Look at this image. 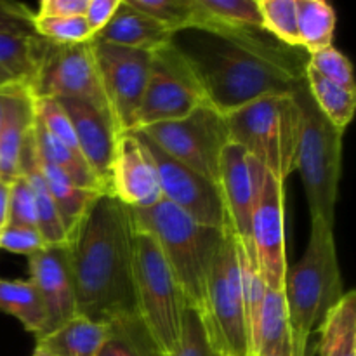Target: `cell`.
Wrapping results in <instances>:
<instances>
[{
  "mask_svg": "<svg viewBox=\"0 0 356 356\" xmlns=\"http://www.w3.org/2000/svg\"><path fill=\"white\" fill-rule=\"evenodd\" d=\"M170 44L184 56L209 103L229 115L271 96H292L306 82L309 54L264 30L186 28Z\"/></svg>",
  "mask_w": 356,
  "mask_h": 356,
  "instance_id": "cell-1",
  "label": "cell"
},
{
  "mask_svg": "<svg viewBox=\"0 0 356 356\" xmlns=\"http://www.w3.org/2000/svg\"><path fill=\"white\" fill-rule=\"evenodd\" d=\"M68 247L76 313L104 325L138 320L131 207L113 195H99Z\"/></svg>",
  "mask_w": 356,
  "mask_h": 356,
  "instance_id": "cell-2",
  "label": "cell"
},
{
  "mask_svg": "<svg viewBox=\"0 0 356 356\" xmlns=\"http://www.w3.org/2000/svg\"><path fill=\"white\" fill-rule=\"evenodd\" d=\"M284 294L292 355L312 356L309 337L320 330L327 315L344 296L334 226L322 219H312L308 245L301 259L287 270Z\"/></svg>",
  "mask_w": 356,
  "mask_h": 356,
  "instance_id": "cell-3",
  "label": "cell"
},
{
  "mask_svg": "<svg viewBox=\"0 0 356 356\" xmlns=\"http://www.w3.org/2000/svg\"><path fill=\"white\" fill-rule=\"evenodd\" d=\"M138 232L155 240L172 271L186 305L200 309L205 296L212 259L225 236V228L204 226L184 214L169 202L162 200L153 207L131 209Z\"/></svg>",
  "mask_w": 356,
  "mask_h": 356,
  "instance_id": "cell-4",
  "label": "cell"
},
{
  "mask_svg": "<svg viewBox=\"0 0 356 356\" xmlns=\"http://www.w3.org/2000/svg\"><path fill=\"white\" fill-rule=\"evenodd\" d=\"M226 120L232 143L285 183L296 170L302 132V111L294 94L252 101L226 115Z\"/></svg>",
  "mask_w": 356,
  "mask_h": 356,
  "instance_id": "cell-5",
  "label": "cell"
},
{
  "mask_svg": "<svg viewBox=\"0 0 356 356\" xmlns=\"http://www.w3.org/2000/svg\"><path fill=\"white\" fill-rule=\"evenodd\" d=\"M294 96L302 111V132L296 156V170L301 174L312 219H322L334 226L343 169L344 132L323 117L306 82L296 90Z\"/></svg>",
  "mask_w": 356,
  "mask_h": 356,
  "instance_id": "cell-6",
  "label": "cell"
},
{
  "mask_svg": "<svg viewBox=\"0 0 356 356\" xmlns=\"http://www.w3.org/2000/svg\"><path fill=\"white\" fill-rule=\"evenodd\" d=\"M209 346L218 356H252L243 313L236 238L226 221L225 236L212 259L200 309Z\"/></svg>",
  "mask_w": 356,
  "mask_h": 356,
  "instance_id": "cell-7",
  "label": "cell"
},
{
  "mask_svg": "<svg viewBox=\"0 0 356 356\" xmlns=\"http://www.w3.org/2000/svg\"><path fill=\"white\" fill-rule=\"evenodd\" d=\"M134 284L138 316L160 356H169L181 337L186 299L155 240L136 229Z\"/></svg>",
  "mask_w": 356,
  "mask_h": 356,
  "instance_id": "cell-8",
  "label": "cell"
},
{
  "mask_svg": "<svg viewBox=\"0 0 356 356\" xmlns=\"http://www.w3.org/2000/svg\"><path fill=\"white\" fill-rule=\"evenodd\" d=\"M138 132L177 162L218 183L221 155L232 136L226 115L212 104L205 103L179 120L149 125Z\"/></svg>",
  "mask_w": 356,
  "mask_h": 356,
  "instance_id": "cell-9",
  "label": "cell"
},
{
  "mask_svg": "<svg viewBox=\"0 0 356 356\" xmlns=\"http://www.w3.org/2000/svg\"><path fill=\"white\" fill-rule=\"evenodd\" d=\"M205 103L209 101L190 63L172 44H167L152 52L148 82L134 131L179 120Z\"/></svg>",
  "mask_w": 356,
  "mask_h": 356,
  "instance_id": "cell-10",
  "label": "cell"
},
{
  "mask_svg": "<svg viewBox=\"0 0 356 356\" xmlns=\"http://www.w3.org/2000/svg\"><path fill=\"white\" fill-rule=\"evenodd\" d=\"M30 90L35 99H82L111 115L90 40L58 45L42 38L40 58Z\"/></svg>",
  "mask_w": 356,
  "mask_h": 356,
  "instance_id": "cell-11",
  "label": "cell"
},
{
  "mask_svg": "<svg viewBox=\"0 0 356 356\" xmlns=\"http://www.w3.org/2000/svg\"><path fill=\"white\" fill-rule=\"evenodd\" d=\"M90 42L115 125L120 136L129 134L136 129V117L148 82L152 52Z\"/></svg>",
  "mask_w": 356,
  "mask_h": 356,
  "instance_id": "cell-12",
  "label": "cell"
},
{
  "mask_svg": "<svg viewBox=\"0 0 356 356\" xmlns=\"http://www.w3.org/2000/svg\"><path fill=\"white\" fill-rule=\"evenodd\" d=\"M134 134L153 159L163 200L176 205L200 225L225 228L226 212L218 183L177 162L141 132L134 131Z\"/></svg>",
  "mask_w": 356,
  "mask_h": 356,
  "instance_id": "cell-13",
  "label": "cell"
},
{
  "mask_svg": "<svg viewBox=\"0 0 356 356\" xmlns=\"http://www.w3.org/2000/svg\"><path fill=\"white\" fill-rule=\"evenodd\" d=\"M284 181L266 172L263 190L257 197L250 225V242L257 261V270L268 289L284 291L287 275L285 250Z\"/></svg>",
  "mask_w": 356,
  "mask_h": 356,
  "instance_id": "cell-14",
  "label": "cell"
},
{
  "mask_svg": "<svg viewBox=\"0 0 356 356\" xmlns=\"http://www.w3.org/2000/svg\"><path fill=\"white\" fill-rule=\"evenodd\" d=\"M266 172L268 170L256 159L247 155L235 143H229L222 152L218 186L225 205L226 221L233 235L243 245H252V212L263 190Z\"/></svg>",
  "mask_w": 356,
  "mask_h": 356,
  "instance_id": "cell-15",
  "label": "cell"
},
{
  "mask_svg": "<svg viewBox=\"0 0 356 356\" xmlns=\"http://www.w3.org/2000/svg\"><path fill=\"white\" fill-rule=\"evenodd\" d=\"M28 268L30 282L37 289L44 306L45 329L40 336L44 337L79 315L68 243L47 245L30 256Z\"/></svg>",
  "mask_w": 356,
  "mask_h": 356,
  "instance_id": "cell-16",
  "label": "cell"
},
{
  "mask_svg": "<svg viewBox=\"0 0 356 356\" xmlns=\"http://www.w3.org/2000/svg\"><path fill=\"white\" fill-rule=\"evenodd\" d=\"M110 195L131 209L153 207L163 200L155 163L134 132L118 138L111 165Z\"/></svg>",
  "mask_w": 356,
  "mask_h": 356,
  "instance_id": "cell-17",
  "label": "cell"
},
{
  "mask_svg": "<svg viewBox=\"0 0 356 356\" xmlns=\"http://www.w3.org/2000/svg\"><path fill=\"white\" fill-rule=\"evenodd\" d=\"M56 101L61 104L72 122L83 159L110 193L111 165H113L117 143L120 138L113 117L108 111L99 110L82 99L63 97Z\"/></svg>",
  "mask_w": 356,
  "mask_h": 356,
  "instance_id": "cell-18",
  "label": "cell"
},
{
  "mask_svg": "<svg viewBox=\"0 0 356 356\" xmlns=\"http://www.w3.org/2000/svg\"><path fill=\"white\" fill-rule=\"evenodd\" d=\"M35 125V97L26 83L3 87V120L0 125V179L19 176V156Z\"/></svg>",
  "mask_w": 356,
  "mask_h": 356,
  "instance_id": "cell-19",
  "label": "cell"
},
{
  "mask_svg": "<svg viewBox=\"0 0 356 356\" xmlns=\"http://www.w3.org/2000/svg\"><path fill=\"white\" fill-rule=\"evenodd\" d=\"M90 40L153 52L170 44L172 33L159 21L134 9L127 0H122L110 23Z\"/></svg>",
  "mask_w": 356,
  "mask_h": 356,
  "instance_id": "cell-20",
  "label": "cell"
},
{
  "mask_svg": "<svg viewBox=\"0 0 356 356\" xmlns=\"http://www.w3.org/2000/svg\"><path fill=\"white\" fill-rule=\"evenodd\" d=\"M110 334V325L76 315L54 332L37 339L40 356H96Z\"/></svg>",
  "mask_w": 356,
  "mask_h": 356,
  "instance_id": "cell-21",
  "label": "cell"
},
{
  "mask_svg": "<svg viewBox=\"0 0 356 356\" xmlns=\"http://www.w3.org/2000/svg\"><path fill=\"white\" fill-rule=\"evenodd\" d=\"M31 134H33V132H31ZM35 163H37L38 172H40L45 186H47L56 207H58L63 225H65L66 233H68V240H72V236L75 235L76 228L80 226V222H82L83 216L87 214L90 205H92L94 200L103 193L83 190V188L76 186V184L73 183L68 176H65L61 170H58L54 165L45 162V160L38 155L37 149H35Z\"/></svg>",
  "mask_w": 356,
  "mask_h": 356,
  "instance_id": "cell-22",
  "label": "cell"
},
{
  "mask_svg": "<svg viewBox=\"0 0 356 356\" xmlns=\"http://www.w3.org/2000/svg\"><path fill=\"white\" fill-rule=\"evenodd\" d=\"M33 132V131H31ZM19 176L26 177L30 183L31 191L35 197V205H37V218H38V232L44 238L45 245H65L68 243V233H66L65 225L61 221L58 207L42 179L40 172L35 163V149H33V136H30L24 145L23 152L19 156Z\"/></svg>",
  "mask_w": 356,
  "mask_h": 356,
  "instance_id": "cell-23",
  "label": "cell"
},
{
  "mask_svg": "<svg viewBox=\"0 0 356 356\" xmlns=\"http://www.w3.org/2000/svg\"><path fill=\"white\" fill-rule=\"evenodd\" d=\"M33 145L37 149L38 155L49 162L51 165H54L56 169L61 170L65 176H68L76 186L83 188V190L97 191V193H108L106 188L103 186V183L99 181V177L94 174V170L90 169L89 163L86 162L82 155H76L72 149L66 148L63 143H59L40 122L35 117V125H33Z\"/></svg>",
  "mask_w": 356,
  "mask_h": 356,
  "instance_id": "cell-24",
  "label": "cell"
},
{
  "mask_svg": "<svg viewBox=\"0 0 356 356\" xmlns=\"http://www.w3.org/2000/svg\"><path fill=\"white\" fill-rule=\"evenodd\" d=\"M193 26L228 30H264L257 0H191Z\"/></svg>",
  "mask_w": 356,
  "mask_h": 356,
  "instance_id": "cell-25",
  "label": "cell"
},
{
  "mask_svg": "<svg viewBox=\"0 0 356 356\" xmlns=\"http://www.w3.org/2000/svg\"><path fill=\"white\" fill-rule=\"evenodd\" d=\"M320 356H356V292L341 298L320 327Z\"/></svg>",
  "mask_w": 356,
  "mask_h": 356,
  "instance_id": "cell-26",
  "label": "cell"
},
{
  "mask_svg": "<svg viewBox=\"0 0 356 356\" xmlns=\"http://www.w3.org/2000/svg\"><path fill=\"white\" fill-rule=\"evenodd\" d=\"M40 37L0 35V87L26 83L30 87L40 58Z\"/></svg>",
  "mask_w": 356,
  "mask_h": 356,
  "instance_id": "cell-27",
  "label": "cell"
},
{
  "mask_svg": "<svg viewBox=\"0 0 356 356\" xmlns=\"http://www.w3.org/2000/svg\"><path fill=\"white\" fill-rule=\"evenodd\" d=\"M306 86L323 117L339 131H346L356 110V90L325 79L309 66L306 68Z\"/></svg>",
  "mask_w": 356,
  "mask_h": 356,
  "instance_id": "cell-28",
  "label": "cell"
},
{
  "mask_svg": "<svg viewBox=\"0 0 356 356\" xmlns=\"http://www.w3.org/2000/svg\"><path fill=\"white\" fill-rule=\"evenodd\" d=\"M291 341L289 312L284 291L268 289L261 309L259 325L252 343V356H268Z\"/></svg>",
  "mask_w": 356,
  "mask_h": 356,
  "instance_id": "cell-29",
  "label": "cell"
},
{
  "mask_svg": "<svg viewBox=\"0 0 356 356\" xmlns=\"http://www.w3.org/2000/svg\"><path fill=\"white\" fill-rule=\"evenodd\" d=\"M298 31L301 47L309 56L332 47L336 10L325 0H296Z\"/></svg>",
  "mask_w": 356,
  "mask_h": 356,
  "instance_id": "cell-30",
  "label": "cell"
},
{
  "mask_svg": "<svg viewBox=\"0 0 356 356\" xmlns=\"http://www.w3.org/2000/svg\"><path fill=\"white\" fill-rule=\"evenodd\" d=\"M0 312L19 320L21 325L40 337L45 329V313L40 296L30 280H2L0 278Z\"/></svg>",
  "mask_w": 356,
  "mask_h": 356,
  "instance_id": "cell-31",
  "label": "cell"
},
{
  "mask_svg": "<svg viewBox=\"0 0 356 356\" xmlns=\"http://www.w3.org/2000/svg\"><path fill=\"white\" fill-rule=\"evenodd\" d=\"M236 254H238L243 313H245V323L250 336V351H252V343L257 332V325H259L261 309H263L268 287L264 284L263 277H261L259 270H257V261L256 256H254L252 245H243L242 242L236 240Z\"/></svg>",
  "mask_w": 356,
  "mask_h": 356,
  "instance_id": "cell-32",
  "label": "cell"
},
{
  "mask_svg": "<svg viewBox=\"0 0 356 356\" xmlns=\"http://www.w3.org/2000/svg\"><path fill=\"white\" fill-rule=\"evenodd\" d=\"M96 356H160L141 320L113 323Z\"/></svg>",
  "mask_w": 356,
  "mask_h": 356,
  "instance_id": "cell-33",
  "label": "cell"
},
{
  "mask_svg": "<svg viewBox=\"0 0 356 356\" xmlns=\"http://www.w3.org/2000/svg\"><path fill=\"white\" fill-rule=\"evenodd\" d=\"M264 31L289 47H301L296 0H257Z\"/></svg>",
  "mask_w": 356,
  "mask_h": 356,
  "instance_id": "cell-34",
  "label": "cell"
},
{
  "mask_svg": "<svg viewBox=\"0 0 356 356\" xmlns=\"http://www.w3.org/2000/svg\"><path fill=\"white\" fill-rule=\"evenodd\" d=\"M134 9L159 21L170 33L193 26L195 13L191 0H127Z\"/></svg>",
  "mask_w": 356,
  "mask_h": 356,
  "instance_id": "cell-35",
  "label": "cell"
},
{
  "mask_svg": "<svg viewBox=\"0 0 356 356\" xmlns=\"http://www.w3.org/2000/svg\"><path fill=\"white\" fill-rule=\"evenodd\" d=\"M35 33L58 45H73L92 38L83 16L35 17Z\"/></svg>",
  "mask_w": 356,
  "mask_h": 356,
  "instance_id": "cell-36",
  "label": "cell"
},
{
  "mask_svg": "<svg viewBox=\"0 0 356 356\" xmlns=\"http://www.w3.org/2000/svg\"><path fill=\"white\" fill-rule=\"evenodd\" d=\"M7 226L38 229L37 205H35L33 191H31L30 183H28L24 176H17L10 183Z\"/></svg>",
  "mask_w": 356,
  "mask_h": 356,
  "instance_id": "cell-37",
  "label": "cell"
},
{
  "mask_svg": "<svg viewBox=\"0 0 356 356\" xmlns=\"http://www.w3.org/2000/svg\"><path fill=\"white\" fill-rule=\"evenodd\" d=\"M308 66L325 79L332 80V82L339 83L346 89L356 90L353 66H351L350 59L337 49L327 47L323 51L315 52V54L309 56Z\"/></svg>",
  "mask_w": 356,
  "mask_h": 356,
  "instance_id": "cell-38",
  "label": "cell"
},
{
  "mask_svg": "<svg viewBox=\"0 0 356 356\" xmlns=\"http://www.w3.org/2000/svg\"><path fill=\"white\" fill-rule=\"evenodd\" d=\"M169 356H216L209 346L204 325L197 309L186 306L183 313L181 337Z\"/></svg>",
  "mask_w": 356,
  "mask_h": 356,
  "instance_id": "cell-39",
  "label": "cell"
},
{
  "mask_svg": "<svg viewBox=\"0 0 356 356\" xmlns=\"http://www.w3.org/2000/svg\"><path fill=\"white\" fill-rule=\"evenodd\" d=\"M0 35L6 37H37L35 13L23 3L0 0Z\"/></svg>",
  "mask_w": 356,
  "mask_h": 356,
  "instance_id": "cell-40",
  "label": "cell"
},
{
  "mask_svg": "<svg viewBox=\"0 0 356 356\" xmlns=\"http://www.w3.org/2000/svg\"><path fill=\"white\" fill-rule=\"evenodd\" d=\"M45 242L40 232L33 228H21V226H6L0 232V250H7L21 256H33L45 249Z\"/></svg>",
  "mask_w": 356,
  "mask_h": 356,
  "instance_id": "cell-41",
  "label": "cell"
},
{
  "mask_svg": "<svg viewBox=\"0 0 356 356\" xmlns=\"http://www.w3.org/2000/svg\"><path fill=\"white\" fill-rule=\"evenodd\" d=\"M120 3L122 0H87L83 19H86L92 37H96L110 23Z\"/></svg>",
  "mask_w": 356,
  "mask_h": 356,
  "instance_id": "cell-42",
  "label": "cell"
},
{
  "mask_svg": "<svg viewBox=\"0 0 356 356\" xmlns=\"http://www.w3.org/2000/svg\"><path fill=\"white\" fill-rule=\"evenodd\" d=\"M87 0H42L35 17L83 16Z\"/></svg>",
  "mask_w": 356,
  "mask_h": 356,
  "instance_id": "cell-43",
  "label": "cell"
},
{
  "mask_svg": "<svg viewBox=\"0 0 356 356\" xmlns=\"http://www.w3.org/2000/svg\"><path fill=\"white\" fill-rule=\"evenodd\" d=\"M9 190L10 183L0 179V232L7 226V212H9Z\"/></svg>",
  "mask_w": 356,
  "mask_h": 356,
  "instance_id": "cell-44",
  "label": "cell"
},
{
  "mask_svg": "<svg viewBox=\"0 0 356 356\" xmlns=\"http://www.w3.org/2000/svg\"><path fill=\"white\" fill-rule=\"evenodd\" d=\"M268 356H294V355H292L291 341H289V343H285L284 346H282L280 350H278V351H275L273 355H268Z\"/></svg>",
  "mask_w": 356,
  "mask_h": 356,
  "instance_id": "cell-45",
  "label": "cell"
},
{
  "mask_svg": "<svg viewBox=\"0 0 356 356\" xmlns=\"http://www.w3.org/2000/svg\"><path fill=\"white\" fill-rule=\"evenodd\" d=\"M3 87H0V125H2L3 120Z\"/></svg>",
  "mask_w": 356,
  "mask_h": 356,
  "instance_id": "cell-46",
  "label": "cell"
},
{
  "mask_svg": "<svg viewBox=\"0 0 356 356\" xmlns=\"http://www.w3.org/2000/svg\"><path fill=\"white\" fill-rule=\"evenodd\" d=\"M33 356H40V355H37V353H33Z\"/></svg>",
  "mask_w": 356,
  "mask_h": 356,
  "instance_id": "cell-47",
  "label": "cell"
},
{
  "mask_svg": "<svg viewBox=\"0 0 356 356\" xmlns=\"http://www.w3.org/2000/svg\"><path fill=\"white\" fill-rule=\"evenodd\" d=\"M216 356H218V355H216Z\"/></svg>",
  "mask_w": 356,
  "mask_h": 356,
  "instance_id": "cell-48",
  "label": "cell"
}]
</instances>
